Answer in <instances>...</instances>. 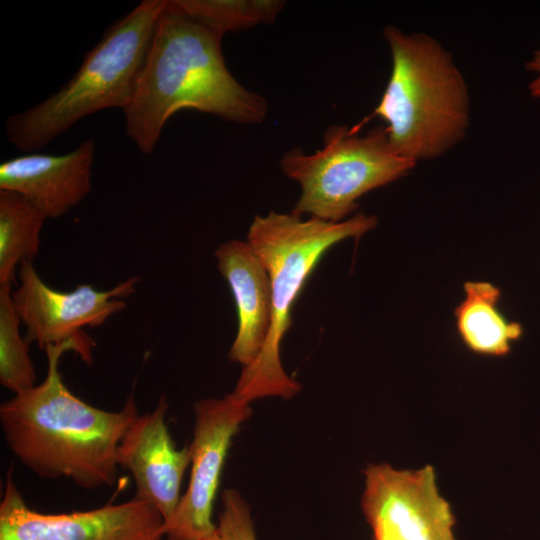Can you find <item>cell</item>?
Segmentation results:
<instances>
[{"label":"cell","instance_id":"12","mask_svg":"<svg viewBox=\"0 0 540 540\" xmlns=\"http://www.w3.org/2000/svg\"><path fill=\"white\" fill-rule=\"evenodd\" d=\"M94 159L92 139L64 154L19 155L0 163V190L21 195L47 219L58 218L90 193Z\"/></svg>","mask_w":540,"mask_h":540},{"label":"cell","instance_id":"5","mask_svg":"<svg viewBox=\"0 0 540 540\" xmlns=\"http://www.w3.org/2000/svg\"><path fill=\"white\" fill-rule=\"evenodd\" d=\"M165 0H143L115 21L73 76L45 100L5 122L8 141L35 152L85 117L130 103Z\"/></svg>","mask_w":540,"mask_h":540},{"label":"cell","instance_id":"11","mask_svg":"<svg viewBox=\"0 0 540 540\" xmlns=\"http://www.w3.org/2000/svg\"><path fill=\"white\" fill-rule=\"evenodd\" d=\"M168 404L162 396L151 411L138 415L118 448L119 466L128 470L136 499L152 505L168 521L181 499V485L191 464L190 446L178 449L166 424Z\"/></svg>","mask_w":540,"mask_h":540},{"label":"cell","instance_id":"7","mask_svg":"<svg viewBox=\"0 0 540 540\" xmlns=\"http://www.w3.org/2000/svg\"><path fill=\"white\" fill-rule=\"evenodd\" d=\"M364 474L361 507L371 540H456V519L439 493L433 466L370 464Z\"/></svg>","mask_w":540,"mask_h":540},{"label":"cell","instance_id":"20","mask_svg":"<svg viewBox=\"0 0 540 540\" xmlns=\"http://www.w3.org/2000/svg\"><path fill=\"white\" fill-rule=\"evenodd\" d=\"M203 540H223V538L219 535L218 531H216L213 535L203 539Z\"/></svg>","mask_w":540,"mask_h":540},{"label":"cell","instance_id":"19","mask_svg":"<svg viewBox=\"0 0 540 540\" xmlns=\"http://www.w3.org/2000/svg\"><path fill=\"white\" fill-rule=\"evenodd\" d=\"M527 69L538 74L530 83L529 89L532 96L540 98V51L534 52L533 58L527 63Z\"/></svg>","mask_w":540,"mask_h":540},{"label":"cell","instance_id":"4","mask_svg":"<svg viewBox=\"0 0 540 540\" xmlns=\"http://www.w3.org/2000/svg\"><path fill=\"white\" fill-rule=\"evenodd\" d=\"M392 69L373 116L385 123L388 140L401 157L416 163L441 156L461 141L469 126L465 80L451 54L431 36L383 30ZM368 118V119H369Z\"/></svg>","mask_w":540,"mask_h":540},{"label":"cell","instance_id":"8","mask_svg":"<svg viewBox=\"0 0 540 540\" xmlns=\"http://www.w3.org/2000/svg\"><path fill=\"white\" fill-rule=\"evenodd\" d=\"M193 411L190 480L173 516L164 522L166 540H203L217 531L212 513L223 465L232 438L252 414L250 404L233 393L201 399Z\"/></svg>","mask_w":540,"mask_h":540},{"label":"cell","instance_id":"18","mask_svg":"<svg viewBox=\"0 0 540 540\" xmlns=\"http://www.w3.org/2000/svg\"><path fill=\"white\" fill-rule=\"evenodd\" d=\"M217 531L223 540H257L248 504L235 489L222 493Z\"/></svg>","mask_w":540,"mask_h":540},{"label":"cell","instance_id":"15","mask_svg":"<svg viewBox=\"0 0 540 540\" xmlns=\"http://www.w3.org/2000/svg\"><path fill=\"white\" fill-rule=\"evenodd\" d=\"M46 219L21 195L0 190V286L13 285L20 265L38 255Z\"/></svg>","mask_w":540,"mask_h":540},{"label":"cell","instance_id":"9","mask_svg":"<svg viewBox=\"0 0 540 540\" xmlns=\"http://www.w3.org/2000/svg\"><path fill=\"white\" fill-rule=\"evenodd\" d=\"M13 471V470H12ZM8 471L0 502V540H162L164 519L136 498L71 513L28 507Z\"/></svg>","mask_w":540,"mask_h":540},{"label":"cell","instance_id":"13","mask_svg":"<svg viewBox=\"0 0 540 540\" xmlns=\"http://www.w3.org/2000/svg\"><path fill=\"white\" fill-rule=\"evenodd\" d=\"M214 255L237 309L238 329L229 350V359L246 367L261 352L271 327L270 277L247 242L230 240L219 245Z\"/></svg>","mask_w":540,"mask_h":540},{"label":"cell","instance_id":"3","mask_svg":"<svg viewBox=\"0 0 540 540\" xmlns=\"http://www.w3.org/2000/svg\"><path fill=\"white\" fill-rule=\"evenodd\" d=\"M374 215L362 212L342 222L332 223L294 213L270 211L255 215L247 243L264 265L271 281L272 323L257 358L243 367L233 394L250 404L265 397L290 399L301 384L289 377L280 361V344L292 324L291 310L306 280L323 255L347 238L358 240L377 226Z\"/></svg>","mask_w":540,"mask_h":540},{"label":"cell","instance_id":"1","mask_svg":"<svg viewBox=\"0 0 540 540\" xmlns=\"http://www.w3.org/2000/svg\"><path fill=\"white\" fill-rule=\"evenodd\" d=\"M93 346L87 335L47 346L45 379L0 406L5 443L26 468L87 490L115 484L119 444L139 415L132 395L119 411H106L66 387L59 372L61 357L72 351L90 364Z\"/></svg>","mask_w":540,"mask_h":540},{"label":"cell","instance_id":"10","mask_svg":"<svg viewBox=\"0 0 540 540\" xmlns=\"http://www.w3.org/2000/svg\"><path fill=\"white\" fill-rule=\"evenodd\" d=\"M19 283L12 289L15 309L26 329L25 339L42 350L85 336L82 328L99 327L112 315L123 311V300L132 295L140 281L130 277L109 290H97L80 284L72 291H57L39 276L32 262H23L18 270Z\"/></svg>","mask_w":540,"mask_h":540},{"label":"cell","instance_id":"16","mask_svg":"<svg viewBox=\"0 0 540 540\" xmlns=\"http://www.w3.org/2000/svg\"><path fill=\"white\" fill-rule=\"evenodd\" d=\"M285 2L280 0H166V7L223 35L258 24H273Z\"/></svg>","mask_w":540,"mask_h":540},{"label":"cell","instance_id":"6","mask_svg":"<svg viewBox=\"0 0 540 540\" xmlns=\"http://www.w3.org/2000/svg\"><path fill=\"white\" fill-rule=\"evenodd\" d=\"M415 164L393 150L385 126L360 135L347 125L329 126L314 153L296 147L280 161L284 175L301 187L292 213L332 223L346 220L360 197L403 177Z\"/></svg>","mask_w":540,"mask_h":540},{"label":"cell","instance_id":"2","mask_svg":"<svg viewBox=\"0 0 540 540\" xmlns=\"http://www.w3.org/2000/svg\"><path fill=\"white\" fill-rule=\"evenodd\" d=\"M223 34L166 7L158 19L133 97L123 110L126 133L143 154L156 147L167 121L195 110L239 124H259L266 100L229 72Z\"/></svg>","mask_w":540,"mask_h":540},{"label":"cell","instance_id":"17","mask_svg":"<svg viewBox=\"0 0 540 540\" xmlns=\"http://www.w3.org/2000/svg\"><path fill=\"white\" fill-rule=\"evenodd\" d=\"M20 324L12 285L0 286V383L14 395L36 385L30 343L21 336Z\"/></svg>","mask_w":540,"mask_h":540},{"label":"cell","instance_id":"14","mask_svg":"<svg viewBox=\"0 0 540 540\" xmlns=\"http://www.w3.org/2000/svg\"><path fill=\"white\" fill-rule=\"evenodd\" d=\"M464 298L454 310L458 335L473 353L501 357L523 334L522 326L499 309L500 289L488 281H466Z\"/></svg>","mask_w":540,"mask_h":540}]
</instances>
